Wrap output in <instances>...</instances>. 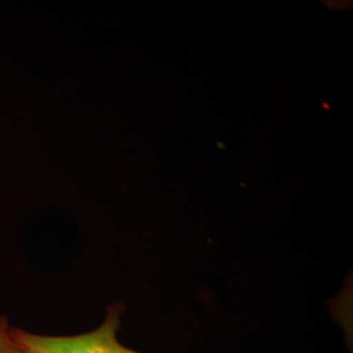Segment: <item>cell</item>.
Listing matches in <instances>:
<instances>
[{"instance_id": "1", "label": "cell", "mask_w": 353, "mask_h": 353, "mask_svg": "<svg viewBox=\"0 0 353 353\" xmlns=\"http://www.w3.org/2000/svg\"><path fill=\"white\" fill-rule=\"evenodd\" d=\"M122 303H114L100 327L74 336H49L10 327V336L23 353H143L121 344L117 334L121 328Z\"/></svg>"}, {"instance_id": "2", "label": "cell", "mask_w": 353, "mask_h": 353, "mask_svg": "<svg viewBox=\"0 0 353 353\" xmlns=\"http://www.w3.org/2000/svg\"><path fill=\"white\" fill-rule=\"evenodd\" d=\"M10 323L6 316H0V353H23L10 336Z\"/></svg>"}]
</instances>
